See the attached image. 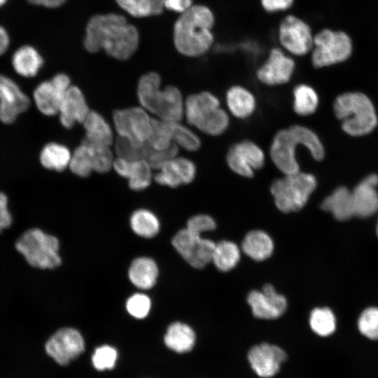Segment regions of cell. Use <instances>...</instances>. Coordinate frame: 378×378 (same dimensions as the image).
Returning <instances> with one entry per match:
<instances>
[{
	"label": "cell",
	"instance_id": "obj_1",
	"mask_svg": "<svg viewBox=\"0 0 378 378\" xmlns=\"http://www.w3.org/2000/svg\"><path fill=\"white\" fill-rule=\"evenodd\" d=\"M139 38L136 28L123 15L97 14L88 22L83 45L90 52L104 50L110 57L125 60L136 51Z\"/></svg>",
	"mask_w": 378,
	"mask_h": 378
},
{
	"label": "cell",
	"instance_id": "obj_2",
	"mask_svg": "<svg viewBox=\"0 0 378 378\" xmlns=\"http://www.w3.org/2000/svg\"><path fill=\"white\" fill-rule=\"evenodd\" d=\"M214 16L202 5L192 6L181 13L174 26V43L181 55L199 57L206 53L214 41L211 29Z\"/></svg>",
	"mask_w": 378,
	"mask_h": 378
},
{
	"label": "cell",
	"instance_id": "obj_3",
	"mask_svg": "<svg viewBox=\"0 0 378 378\" xmlns=\"http://www.w3.org/2000/svg\"><path fill=\"white\" fill-rule=\"evenodd\" d=\"M298 146L306 148L316 160H321L324 157L325 150L320 139L309 128L293 125L281 129L272 139L270 156L273 164L283 174L300 171L296 155Z\"/></svg>",
	"mask_w": 378,
	"mask_h": 378
},
{
	"label": "cell",
	"instance_id": "obj_4",
	"mask_svg": "<svg viewBox=\"0 0 378 378\" xmlns=\"http://www.w3.org/2000/svg\"><path fill=\"white\" fill-rule=\"evenodd\" d=\"M184 117L190 125L209 136L223 134L230 124L218 98L209 91L194 93L186 99Z\"/></svg>",
	"mask_w": 378,
	"mask_h": 378
},
{
	"label": "cell",
	"instance_id": "obj_5",
	"mask_svg": "<svg viewBox=\"0 0 378 378\" xmlns=\"http://www.w3.org/2000/svg\"><path fill=\"white\" fill-rule=\"evenodd\" d=\"M336 117L348 134L360 136L370 133L377 125L374 107L367 95L354 92L339 95L333 104Z\"/></svg>",
	"mask_w": 378,
	"mask_h": 378
},
{
	"label": "cell",
	"instance_id": "obj_6",
	"mask_svg": "<svg viewBox=\"0 0 378 378\" xmlns=\"http://www.w3.org/2000/svg\"><path fill=\"white\" fill-rule=\"evenodd\" d=\"M316 177L309 173L299 171L274 180L270 192L276 208L283 213L302 209L316 188Z\"/></svg>",
	"mask_w": 378,
	"mask_h": 378
},
{
	"label": "cell",
	"instance_id": "obj_7",
	"mask_svg": "<svg viewBox=\"0 0 378 378\" xmlns=\"http://www.w3.org/2000/svg\"><path fill=\"white\" fill-rule=\"evenodd\" d=\"M28 263L41 269H53L61 264L59 255V241L40 229L33 228L24 232L15 244Z\"/></svg>",
	"mask_w": 378,
	"mask_h": 378
},
{
	"label": "cell",
	"instance_id": "obj_8",
	"mask_svg": "<svg viewBox=\"0 0 378 378\" xmlns=\"http://www.w3.org/2000/svg\"><path fill=\"white\" fill-rule=\"evenodd\" d=\"M113 121L118 137L136 146L147 143L152 130L153 118L141 106L116 110Z\"/></svg>",
	"mask_w": 378,
	"mask_h": 378
},
{
	"label": "cell",
	"instance_id": "obj_9",
	"mask_svg": "<svg viewBox=\"0 0 378 378\" xmlns=\"http://www.w3.org/2000/svg\"><path fill=\"white\" fill-rule=\"evenodd\" d=\"M312 61L316 68L330 66L346 60L351 55L350 38L342 31L323 29L314 36Z\"/></svg>",
	"mask_w": 378,
	"mask_h": 378
},
{
	"label": "cell",
	"instance_id": "obj_10",
	"mask_svg": "<svg viewBox=\"0 0 378 378\" xmlns=\"http://www.w3.org/2000/svg\"><path fill=\"white\" fill-rule=\"evenodd\" d=\"M172 244L190 266L202 269L211 262L216 243L186 227L177 232L172 238Z\"/></svg>",
	"mask_w": 378,
	"mask_h": 378
},
{
	"label": "cell",
	"instance_id": "obj_11",
	"mask_svg": "<svg viewBox=\"0 0 378 378\" xmlns=\"http://www.w3.org/2000/svg\"><path fill=\"white\" fill-rule=\"evenodd\" d=\"M225 158L231 171L244 178H252L265 162L264 151L251 140H241L232 144Z\"/></svg>",
	"mask_w": 378,
	"mask_h": 378
},
{
	"label": "cell",
	"instance_id": "obj_12",
	"mask_svg": "<svg viewBox=\"0 0 378 378\" xmlns=\"http://www.w3.org/2000/svg\"><path fill=\"white\" fill-rule=\"evenodd\" d=\"M71 85L69 77L63 73L55 75L50 80L40 83L33 92L37 109L47 116L57 114L61 102Z\"/></svg>",
	"mask_w": 378,
	"mask_h": 378
},
{
	"label": "cell",
	"instance_id": "obj_13",
	"mask_svg": "<svg viewBox=\"0 0 378 378\" xmlns=\"http://www.w3.org/2000/svg\"><path fill=\"white\" fill-rule=\"evenodd\" d=\"M279 40L285 49L298 56L307 54L314 46L309 27L293 15L286 16L280 23Z\"/></svg>",
	"mask_w": 378,
	"mask_h": 378
},
{
	"label": "cell",
	"instance_id": "obj_14",
	"mask_svg": "<svg viewBox=\"0 0 378 378\" xmlns=\"http://www.w3.org/2000/svg\"><path fill=\"white\" fill-rule=\"evenodd\" d=\"M45 347L47 354L57 363L66 365L83 353L85 342L77 330L64 328L50 337Z\"/></svg>",
	"mask_w": 378,
	"mask_h": 378
},
{
	"label": "cell",
	"instance_id": "obj_15",
	"mask_svg": "<svg viewBox=\"0 0 378 378\" xmlns=\"http://www.w3.org/2000/svg\"><path fill=\"white\" fill-rule=\"evenodd\" d=\"M30 106V99L10 77L0 74V121L11 124Z\"/></svg>",
	"mask_w": 378,
	"mask_h": 378
},
{
	"label": "cell",
	"instance_id": "obj_16",
	"mask_svg": "<svg viewBox=\"0 0 378 378\" xmlns=\"http://www.w3.org/2000/svg\"><path fill=\"white\" fill-rule=\"evenodd\" d=\"M247 302L253 316L261 319H276L284 314L288 307L286 297L272 284H265L261 290L250 291Z\"/></svg>",
	"mask_w": 378,
	"mask_h": 378
},
{
	"label": "cell",
	"instance_id": "obj_17",
	"mask_svg": "<svg viewBox=\"0 0 378 378\" xmlns=\"http://www.w3.org/2000/svg\"><path fill=\"white\" fill-rule=\"evenodd\" d=\"M295 69V62L280 49L271 50L266 61L256 71L258 80L268 86H276L287 83Z\"/></svg>",
	"mask_w": 378,
	"mask_h": 378
},
{
	"label": "cell",
	"instance_id": "obj_18",
	"mask_svg": "<svg viewBox=\"0 0 378 378\" xmlns=\"http://www.w3.org/2000/svg\"><path fill=\"white\" fill-rule=\"evenodd\" d=\"M248 359L252 369L259 377L270 378L279 372L281 364L286 359V354L276 345L262 343L249 350Z\"/></svg>",
	"mask_w": 378,
	"mask_h": 378
},
{
	"label": "cell",
	"instance_id": "obj_19",
	"mask_svg": "<svg viewBox=\"0 0 378 378\" xmlns=\"http://www.w3.org/2000/svg\"><path fill=\"white\" fill-rule=\"evenodd\" d=\"M155 175L160 185L177 188L192 183L197 174L194 162L184 157L176 156L162 164Z\"/></svg>",
	"mask_w": 378,
	"mask_h": 378
},
{
	"label": "cell",
	"instance_id": "obj_20",
	"mask_svg": "<svg viewBox=\"0 0 378 378\" xmlns=\"http://www.w3.org/2000/svg\"><path fill=\"white\" fill-rule=\"evenodd\" d=\"M113 168L122 177L128 179L129 187L133 190H143L152 181V167L145 160H129L117 157Z\"/></svg>",
	"mask_w": 378,
	"mask_h": 378
},
{
	"label": "cell",
	"instance_id": "obj_21",
	"mask_svg": "<svg viewBox=\"0 0 378 378\" xmlns=\"http://www.w3.org/2000/svg\"><path fill=\"white\" fill-rule=\"evenodd\" d=\"M377 187L378 176L371 174L351 191L355 216L368 218L378 211Z\"/></svg>",
	"mask_w": 378,
	"mask_h": 378
},
{
	"label": "cell",
	"instance_id": "obj_22",
	"mask_svg": "<svg viewBox=\"0 0 378 378\" xmlns=\"http://www.w3.org/2000/svg\"><path fill=\"white\" fill-rule=\"evenodd\" d=\"M90 111L81 90L71 85L59 106L58 113L62 125L71 129L76 123H83Z\"/></svg>",
	"mask_w": 378,
	"mask_h": 378
},
{
	"label": "cell",
	"instance_id": "obj_23",
	"mask_svg": "<svg viewBox=\"0 0 378 378\" xmlns=\"http://www.w3.org/2000/svg\"><path fill=\"white\" fill-rule=\"evenodd\" d=\"M184 106L185 100L179 89L168 85L160 90L153 114L164 121L177 122L184 117Z\"/></svg>",
	"mask_w": 378,
	"mask_h": 378
},
{
	"label": "cell",
	"instance_id": "obj_24",
	"mask_svg": "<svg viewBox=\"0 0 378 378\" xmlns=\"http://www.w3.org/2000/svg\"><path fill=\"white\" fill-rule=\"evenodd\" d=\"M225 102L230 113L241 120L251 117L257 106L254 94L241 85H233L228 88L225 93Z\"/></svg>",
	"mask_w": 378,
	"mask_h": 378
},
{
	"label": "cell",
	"instance_id": "obj_25",
	"mask_svg": "<svg viewBox=\"0 0 378 378\" xmlns=\"http://www.w3.org/2000/svg\"><path fill=\"white\" fill-rule=\"evenodd\" d=\"M321 208L339 221H346L355 216L352 192L344 186L337 188L328 195L322 201Z\"/></svg>",
	"mask_w": 378,
	"mask_h": 378
},
{
	"label": "cell",
	"instance_id": "obj_26",
	"mask_svg": "<svg viewBox=\"0 0 378 378\" xmlns=\"http://www.w3.org/2000/svg\"><path fill=\"white\" fill-rule=\"evenodd\" d=\"M11 64L15 73L24 78L36 76L42 68L43 59L33 46L24 45L13 54Z\"/></svg>",
	"mask_w": 378,
	"mask_h": 378
},
{
	"label": "cell",
	"instance_id": "obj_27",
	"mask_svg": "<svg viewBox=\"0 0 378 378\" xmlns=\"http://www.w3.org/2000/svg\"><path fill=\"white\" fill-rule=\"evenodd\" d=\"M82 124L85 131L83 141L109 147L113 144V130L99 113L90 111Z\"/></svg>",
	"mask_w": 378,
	"mask_h": 378
},
{
	"label": "cell",
	"instance_id": "obj_28",
	"mask_svg": "<svg viewBox=\"0 0 378 378\" xmlns=\"http://www.w3.org/2000/svg\"><path fill=\"white\" fill-rule=\"evenodd\" d=\"M274 248L272 237L262 230L249 231L241 243L243 252L255 261H262L269 258L274 251Z\"/></svg>",
	"mask_w": 378,
	"mask_h": 378
},
{
	"label": "cell",
	"instance_id": "obj_29",
	"mask_svg": "<svg viewBox=\"0 0 378 378\" xmlns=\"http://www.w3.org/2000/svg\"><path fill=\"white\" fill-rule=\"evenodd\" d=\"M196 335L193 329L186 323H171L164 337L165 345L177 353L190 351L194 346Z\"/></svg>",
	"mask_w": 378,
	"mask_h": 378
},
{
	"label": "cell",
	"instance_id": "obj_30",
	"mask_svg": "<svg viewBox=\"0 0 378 378\" xmlns=\"http://www.w3.org/2000/svg\"><path fill=\"white\" fill-rule=\"evenodd\" d=\"M158 268L153 260L146 257L134 259L129 268L130 281L140 289L152 288L157 280Z\"/></svg>",
	"mask_w": 378,
	"mask_h": 378
},
{
	"label": "cell",
	"instance_id": "obj_31",
	"mask_svg": "<svg viewBox=\"0 0 378 378\" xmlns=\"http://www.w3.org/2000/svg\"><path fill=\"white\" fill-rule=\"evenodd\" d=\"M71 154L66 146L57 142H50L41 149L39 160L44 168L62 172L69 166Z\"/></svg>",
	"mask_w": 378,
	"mask_h": 378
},
{
	"label": "cell",
	"instance_id": "obj_32",
	"mask_svg": "<svg viewBox=\"0 0 378 378\" xmlns=\"http://www.w3.org/2000/svg\"><path fill=\"white\" fill-rule=\"evenodd\" d=\"M161 78L156 72L141 76L137 84V97L141 106L153 113L158 95L161 90Z\"/></svg>",
	"mask_w": 378,
	"mask_h": 378
},
{
	"label": "cell",
	"instance_id": "obj_33",
	"mask_svg": "<svg viewBox=\"0 0 378 378\" xmlns=\"http://www.w3.org/2000/svg\"><path fill=\"white\" fill-rule=\"evenodd\" d=\"M241 258V250L233 241L223 240L216 244L211 262L221 272L234 269Z\"/></svg>",
	"mask_w": 378,
	"mask_h": 378
},
{
	"label": "cell",
	"instance_id": "obj_34",
	"mask_svg": "<svg viewBox=\"0 0 378 378\" xmlns=\"http://www.w3.org/2000/svg\"><path fill=\"white\" fill-rule=\"evenodd\" d=\"M318 105V97L314 88L306 84H299L293 90V108L301 116L314 113Z\"/></svg>",
	"mask_w": 378,
	"mask_h": 378
},
{
	"label": "cell",
	"instance_id": "obj_35",
	"mask_svg": "<svg viewBox=\"0 0 378 378\" xmlns=\"http://www.w3.org/2000/svg\"><path fill=\"white\" fill-rule=\"evenodd\" d=\"M309 322L312 330L320 337L330 336L337 328L335 315L328 307H316L312 309Z\"/></svg>",
	"mask_w": 378,
	"mask_h": 378
},
{
	"label": "cell",
	"instance_id": "obj_36",
	"mask_svg": "<svg viewBox=\"0 0 378 378\" xmlns=\"http://www.w3.org/2000/svg\"><path fill=\"white\" fill-rule=\"evenodd\" d=\"M130 15L136 18L160 15L164 7V0H115Z\"/></svg>",
	"mask_w": 378,
	"mask_h": 378
},
{
	"label": "cell",
	"instance_id": "obj_37",
	"mask_svg": "<svg viewBox=\"0 0 378 378\" xmlns=\"http://www.w3.org/2000/svg\"><path fill=\"white\" fill-rule=\"evenodd\" d=\"M130 225L136 234L146 238L155 236L160 230L158 218L151 211L144 209H138L132 214Z\"/></svg>",
	"mask_w": 378,
	"mask_h": 378
},
{
	"label": "cell",
	"instance_id": "obj_38",
	"mask_svg": "<svg viewBox=\"0 0 378 378\" xmlns=\"http://www.w3.org/2000/svg\"><path fill=\"white\" fill-rule=\"evenodd\" d=\"M75 175L80 177H87L93 172V164L89 146L81 143L71 154L69 166Z\"/></svg>",
	"mask_w": 378,
	"mask_h": 378
},
{
	"label": "cell",
	"instance_id": "obj_39",
	"mask_svg": "<svg viewBox=\"0 0 378 378\" xmlns=\"http://www.w3.org/2000/svg\"><path fill=\"white\" fill-rule=\"evenodd\" d=\"M172 142L187 151H196L201 146L200 137L180 122H171Z\"/></svg>",
	"mask_w": 378,
	"mask_h": 378
},
{
	"label": "cell",
	"instance_id": "obj_40",
	"mask_svg": "<svg viewBox=\"0 0 378 378\" xmlns=\"http://www.w3.org/2000/svg\"><path fill=\"white\" fill-rule=\"evenodd\" d=\"M146 144L155 150H164L174 144L171 122L153 118L152 130Z\"/></svg>",
	"mask_w": 378,
	"mask_h": 378
},
{
	"label": "cell",
	"instance_id": "obj_41",
	"mask_svg": "<svg viewBox=\"0 0 378 378\" xmlns=\"http://www.w3.org/2000/svg\"><path fill=\"white\" fill-rule=\"evenodd\" d=\"M357 327L364 337L370 340H378V307L365 309L358 318Z\"/></svg>",
	"mask_w": 378,
	"mask_h": 378
},
{
	"label": "cell",
	"instance_id": "obj_42",
	"mask_svg": "<svg viewBox=\"0 0 378 378\" xmlns=\"http://www.w3.org/2000/svg\"><path fill=\"white\" fill-rule=\"evenodd\" d=\"M90 150L93 171L104 174L108 172L113 164V155L109 146L90 144L85 141Z\"/></svg>",
	"mask_w": 378,
	"mask_h": 378
},
{
	"label": "cell",
	"instance_id": "obj_43",
	"mask_svg": "<svg viewBox=\"0 0 378 378\" xmlns=\"http://www.w3.org/2000/svg\"><path fill=\"white\" fill-rule=\"evenodd\" d=\"M117 357L118 353L115 348L103 345L95 349L92 361L97 370H111L114 368Z\"/></svg>",
	"mask_w": 378,
	"mask_h": 378
},
{
	"label": "cell",
	"instance_id": "obj_44",
	"mask_svg": "<svg viewBox=\"0 0 378 378\" xmlns=\"http://www.w3.org/2000/svg\"><path fill=\"white\" fill-rule=\"evenodd\" d=\"M146 146L145 160L149 163L152 169H159L165 162L178 156V147L174 144L164 150L153 149L147 144Z\"/></svg>",
	"mask_w": 378,
	"mask_h": 378
},
{
	"label": "cell",
	"instance_id": "obj_45",
	"mask_svg": "<svg viewBox=\"0 0 378 378\" xmlns=\"http://www.w3.org/2000/svg\"><path fill=\"white\" fill-rule=\"evenodd\" d=\"M150 304V300L146 295L136 293L127 300L126 308L134 318H144L148 314Z\"/></svg>",
	"mask_w": 378,
	"mask_h": 378
},
{
	"label": "cell",
	"instance_id": "obj_46",
	"mask_svg": "<svg viewBox=\"0 0 378 378\" xmlns=\"http://www.w3.org/2000/svg\"><path fill=\"white\" fill-rule=\"evenodd\" d=\"M216 227V221L207 214H197L190 217L186 225L187 229L199 235H202L203 232L212 231Z\"/></svg>",
	"mask_w": 378,
	"mask_h": 378
},
{
	"label": "cell",
	"instance_id": "obj_47",
	"mask_svg": "<svg viewBox=\"0 0 378 378\" xmlns=\"http://www.w3.org/2000/svg\"><path fill=\"white\" fill-rule=\"evenodd\" d=\"M12 222L11 215L8 209V198L0 191V232L8 227Z\"/></svg>",
	"mask_w": 378,
	"mask_h": 378
},
{
	"label": "cell",
	"instance_id": "obj_48",
	"mask_svg": "<svg viewBox=\"0 0 378 378\" xmlns=\"http://www.w3.org/2000/svg\"><path fill=\"white\" fill-rule=\"evenodd\" d=\"M293 0H261L264 9L269 12L286 10L291 6Z\"/></svg>",
	"mask_w": 378,
	"mask_h": 378
},
{
	"label": "cell",
	"instance_id": "obj_49",
	"mask_svg": "<svg viewBox=\"0 0 378 378\" xmlns=\"http://www.w3.org/2000/svg\"><path fill=\"white\" fill-rule=\"evenodd\" d=\"M192 0H164L167 9L182 13L188 10L192 5Z\"/></svg>",
	"mask_w": 378,
	"mask_h": 378
},
{
	"label": "cell",
	"instance_id": "obj_50",
	"mask_svg": "<svg viewBox=\"0 0 378 378\" xmlns=\"http://www.w3.org/2000/svg\"><path fill=\"white\" fill-rule=\"evenodd\" d=\"M30 4L42 6L49 8H55L61 6L66 0H27Z\"/></svg>",
	"mask_w": 378,
	"mask_h": 378
},
{
	"label": "cell",
	"instance_id": "obj_51",
	"mask_svg": "<svg viewBox=\"0 0 378 378\" xmlns=\"http://www.w3.org/2000/svg\"><path fill=\"white\" fill-rule=\"evenodd\" d=\"M10 46V37L6 29L0 25V56L4 55Z\"/></svg>",
	"mask_w": 378,
	"mask_h": 378
},
{
	"label": "cell",
	"instance_id": "obj_52",
	"mask_svg": "<svg viewBox=\"0 0 378 378\" xmlns=\"http://www.w3.org/2000/svg\"><path fill=\"white\" fill-rule=\"evenodd\" d=\"M8 0H0V8L4 6Z\"/></svg>",
	"mask_w": 378,
	"mask_h": 378
},
{
	"label": "cell",
	"instance_id": "obj_53",
	"mask_svg": "<svg viewBox=\"0 0 378 378\" xmlns=\"http://www.w3.org/2000/svg\"><path fill=\"white\" fill-rule=\"evenodd\" d=\"M376 232H377V237H378V220H377V225H376Z\"/></svg>",
	"mask_w": 378,
	"mask_h": 378
}]
</instances>
